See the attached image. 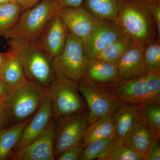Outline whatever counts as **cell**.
<instances>
[{
	"label": "cell",
	"mask_w": 160,
	"mask_h": 160,
	"mask_svg": "<svg viewBox=\"0 0 160 160\" xmlns=\"http://www.w3.org/2000/svg\"><path fill=\"white\" fill-rule=\"evenodd\" d=\"M47 90L28 80L11 90L5 102L12 126L29 119L35 114L45 100Z\"/></svg>",
	"instance_id": "8992f818"
},
{
	"label": "cell",
	"mask_w": 160,
	"mask_h": 160,
	"mask_svg": "<svg viewBox=\"0 0 160 160\" xmlns=\"http://www.w3.org/2000/svg\"><path fill=\"white\" fill-rule=\"evenodd\" d=\"M117 140L116 136L95 141L84 147L78 160H98L108 151Z\"/></svg>",
	"instance_id": "d4e9b609"
},
{
	"label": "cell",
	"mask_w": 160,
	"mask_h": 160,
	"mask_svg": "<svg viewBox=\"0 0 160 160\" xmlns=\"http://www.w3.org/2000/svg\"><path fill=\"white\" fill-rule=\"evenodd\" d=\"M132 44V42L122 34L93 58L117 64Z\"/></svg>",
	"instance_id": "cb8c5ba5"
},
{
	"label": "cell",
	"mask_w": 160,
	"mask_h": 160,
	"mask_svg": "<svg viewBox=\"0 0 160 160\" xmlns=\"http://www.w3.org/2000/svg\"><path fill=\"white\" fill-rule=\"evenodd\" d=\"M78 84L80 93L86 102L89 125L101 118L112 115L122 103L111 92L83 77Z\"/></svg>",
	"instance_id": "52a82bcc"
},
{
	"label": "cell",
	"mask_w": 160,
	"mask_h": 160,
	"mask_svg": "<svg viewBox=\"0 0 160 160\" xmlns=\"http://www.w3.org/2000/svg\"><path fill=\"white\" fill-rule=\"evenodd\" d=\"M83 77L99 86L120 82L117 64L92 58L87 59Z\"/></svg>",
	"instance_id": "2e32d148"
},
{
	"label": "cell",
	"mask_w": 160,
	"mask_h": 160,
	"mask_svg": "<svg viewBox=\"0 0 160 160\" xmlns=\"http://www.w3.org/2000/svg\"><path fill=\"white\" fill-rule=\"evenodd\" d=\"M144 58L146 74L160 73V38L145 45Z\"/></svg>",
	"instance_id": "484cf974"
},
{
	"label": "cell",
	"mask_w": 160,
	"mask_h": 160,
	"mask_svg": "<svg viewBox=\"0 0 160 160\" xmlns=\"http://www.w3.org/2000/svg\"><path fill=\"white\" fill-rule=\"evenodd\" d=\"M8 1L9 2H18V0H8Z\"/></svg>",
	"instance_id": "74e56055"
},
{
	"label": "cell",
	"mask_w": 160,
	"mask_h": 160,
	"mask_svg": "<svg viewBox=\"0 0 160 160\" xmlns=\"http://www.w3.org/2000/svg\"><path fill=\"white\" fill-rule=\"evenodd\" d=\"M69 32L59 12L49 20L35 43L53 59L62 51Z\"/></svg>",
	"instance_id": "7c38bea8"
},
{
	"label": "cell",
	"mask_w": 160,
	"mask_h": 160,
	"mask_svg": "<svg viewBox=\"0 0 160 160\" xmlns=\"http://www.w3.org/2000/svg\"><path fill=\"white\" fill-rule=\"evenodd\" d=\"M56 120L52 118L42 134L31 144L12 154L8 160H54Z\"/></svg>",
	"instance_id": "30bf717a"
},
{
	"label": "cell",
	"mask_w": 160,
	"mask_h": 160,
	"mask_svg": "<svg viewBox=\"0 0 160 160\" xmlns=\"http://www.w3.org/2000/svg\"><path fill=\"white\" fill-rule=\"evenodd\" d=\"M98 160H144V159L117 140L110 149Z\"/></svg>",
	"instance_id": "4316f807"
},
{
	"label": "cell",
	"mask_w": 160,
	"mask_h": 160,
	"mask_svg": "<svg viewBox=\"0 0 160 160\" xmlns=\"http://www.w3.org/2000/svg\"><path fill=\"white\" fill-rule=\"evenodd\" d=\"M12 126L10 113L5 102H0V130Z\"/></svg>",
	"instance_id": "4dcf8cb0"
},
{
	"label": "cell",
	"mask_w": 160,
	"mask_h": 160,
	"mask_svg": "<svg viewBox=\"0 0 160 160\" xmlns=\"http://www.w3.org/2000/svg\"><path fill=\"white\" fill-rule=\"evenodd\" d=\"M100 86L122 103L142 106L151 103L160 104V73L146 74L134 79Z\"/></svg>",
	"instance_id": "3957f363"
},
{
	"label": "cell",
	"mask_w": 160,
	"mask_h": 160,
	"mask_svg": "<svg viewBox=\"0 0 160 160\" xmlns=\"http://www.w3.org/2000/svg\"><path fill=\"white\" fill-rule=\"evenodd\" d=\"M115 22L132 43L146 45L160 38L149 0H119Z\"/></svg>",
	"instance_id": "6da1fadb"
},
{
	"label": "cell",
	"mask_w": 160,
	"mask_h": 160,
	"mask_svg": "<svg viewBox=\"0 0 160 160\" xmlns=\"http://www.w3.org/2000/svg\"><path fill=\"white\" fill-rule=\"evenodd\" d=\"M8 2H8V0H0V6L6 4Z\"/></svg>",
	"instance_id": "8d00e7d4"
},
{
	"label": "cell",
	"mask_w": 160,
	"mask_h": 160,
	"mask_svg": "<svg viewBox=\"0 0 160 160\" xmlns=\"http://www.w3.org/2000/svg\"><path fill=\"white\" fill-rule=\"evenodd\" d=\"M87 60L82 40L69 32L62 51L52 59V66L54 73L78 82L83 76Z\"/></svg>",
	"instance_id": "ba28073f"
},
{
	"label": "cell",
	"mask_w": 160,
	"mask_h": 160,
	"mask_svg": "<svg viewBox=\"0 0 160 160\" xmlns=\"http://www.w3.org/2000/svg\"><path fill=\"white\" fill-rule=\"evenodd\" d=\"M88 126V111L66 116L56 120L54 141L55 160L63 152L82 140Z\"/></svg>",
	"instance_id": "9c48e42d"
},
{
	"label": "cell",
	"mask_w": 160,
	"mask_h": 160,
	"mask_svg": "<svg viewBox=\"0 0 160 160\" xmlns=\"http://www.w3.org/2000/svg\"><path fill=\"white\" fill-rule=\"evenodd\" d=\"M122 34L115 21L100 19L91 34L82 41L86 59L95 57Z\"/></svg>",
	"instance_id": "8fae6325"
},
{
	"label": "cell",
	"mask_w": 160,
	"mask_h": 160,
	"mask_svg": "<svg viewBox=\"0 0 160 160\" xmlns=\"http://www.w3.org/2000/svg\"><path fill=\"white\" fill-rule=\"evenodd\" d=\"M141 111L153 137L160 138V104L151 103L142 106Z\"/></svg>",
	"instance_id": "83f0119b"
},
{
	"label": "cell",
	"mask_w": 160,
	"mask_h": 160,
	"mask_svg": "<svg viewBox=\"0 0 160 160\" xmlns=\"http://www.w3.org/2000/svg\"><path fill=\"white\" fill-rule=\"evenodd\" d=\"M9 50L21 64L27 79L48 89L54 77L52 59L34 42L21 38L8 39Z\"/></svg>",
	"instance_id": "7a4b0ae2"
},
{
	"label": "cell",
	"mask_w": 160,
	"mask_h": 160,
	"mask_svg": "<svg viewBox=\"0 0 160 160\" xmlns=\"http://www.w3.org/2000/svg\"><path fill=\"white\" fill-rule=\"evenodd\" d=\"M59 15L69 32L82 41L91 34L100 20L82 6L61 8Z\"/></svg>",
	"instance_id": "4fadbf2b"
},
{
	"label": "cell",
	"mask_w": 160,
	"mask_h": 160,
	"mask_svg": "<svg viewBox=\"0 0 160 160\" xmlns=\"http://www.w3.org/2000/svg\"><path fill=\"white\" fill-rule=\"evenodd\" d=\"M61 8L65 7H78L82 6L84 0H54Z\"/></svg>",
	"instance_id": "d6a6232c"
},
{
	"label": "cell",
	"mask_w": 160,
	"mask_h": 160,
	"mask_svg": "<svg viewBox=\"0 0 160 160\" xmlns=\"http://www.w3.org/2000/svg\"><path fill=\"white\" fill-rule=\"evenodd\" d=\"M142 106L122 103L112 114L114 118L115 136L121 142L126 138L137 122Z\"/></svg>",
	"instance_id": "e0dca14e"
},
{
	"label": "cell",
	"mask_w": 160,
	"mask_h": 160,
	"mask_svg": "<svg viewBox=\"0 0 160 160\" xmlns=\"http://www.w3.org/2000/svg\"><path fill=\"white\" fill-rule=\"evenodd\" d=\"M119 0H84L82 6L101 19L115 21Z\"/></svg>",
	"instance_id": "7402d4cb"
},
{
	"label": "cell",
	"mask_w": 160,
	"mask_h": 160,
	"mask_svg": "<svg viewBox=\"0 0 160 160\" xmlns=\"http://www.w3.org/2000/svg\"><path fill=\"white\" fill-rule=\"evenodd\" d=\"M43 0H18L17 2L21 5L23 11L29 9Z\"/></svg>",
	"instance_id": "e575fe53"
},
{
	"label": "cell",
	"mask_w": 160,
	"mask_h": 160,
	"mask_svg": "<svg viewBox=\"0 0 160 160\" xmlns=\"http://www.w3.org/2000/svg\"><path fill=\"white\" fill-rule=\"evenodd\" d=\"M145 46L144 44L132 43L117 63L121 81L134 79L146 74L144 58Z\"/></svg>",
	"instance_id": "9a60e30c"
},
{
	"label": "cell",
	"mask_w": 160,
	"mask_h": 160,
	"mask_svg": "<svg viewBox=\"0 0 160 160\" xmlns=\"http://www.w3.org/2000/svg\"><path fill=\"white\" fill-rule=\"evenodd\" d=\"M60 9L54 0H43L23 11L15 26L3 37L6 39L21 38L36 42L46 24Z\"/></svg>",
	"instance_id": "5b68a950"
},
{
	"label": "cell",
	"mask_w": 160,
	"mask_h": 160,
	"mask_svg": "<svg viewBox=\"0 0 160 160\" xmlns=\"http://www.w3.org/2000/svg\"><path fill=\"white\" fill-rule=\"evenodd\" d=\"M10 55V52L8 51L5 52H0V73L2 70L8 58Z\"/></svg>",
	"instance_id": "d590c367"
},
{
	"label": "cell",
	"mask_w": 160,
	"mask_h": 160,
	"mask_svg": "<svg viewBox=\"0 0 160 160\" xmlns=\"http://www.w3.org/2000/svg\"><path fill=\"white\" fill-rule=\"evenodd\" d=\"M85 147L83 140L75 146L70 147L57 157L58 160H78Z\"/></svg>",
	"instance_id": "f1b7e54d"
},
{
	"label": "cell",
	"mask_w": 160,
	"mask_h": 160,
	"mask_svg": "<svg viewBox=\"0 0 160 160\" xmlns=\"http://www.w3.org/2000/svg\"><path fill=\"white\" fill-rule=\"evenodd\" d=\"M8 51L10 55L0 73V79L12 90L27 79L17 58L9 50Z\"/></svg>",
	"instance_id": "44dd1931"
},
{
	"label": "cell",
	"mask_w": 160,
	"mask_h": 160,
	"mask_svg": "<svg viewBox=\"0 0 160 160\" xmlns=\"http://www.w3.org/2000/svg\"><path fill=\"white\" fill-rule=\"evenodd\" d=\"M52 118L55 120L70 115L88 112L87 106L81 96L78 82L55 73L48 89Z\"/></svg>",
	"instance_id": "277c9868"
},
{
	"label": "cell",
	"mask_w": 160,
	"mask_h": 160,
	"mask_svg": "<svg viewBox=\"0 0 160 160\" xmlns=\"http://www.w3.org/2000/svg\"><path fill=\"white\" fill-rule=\"evenodd\" d=\"M115 136V127L113 116L104 117L89 125L83 138L84 146L92 142Z\"/></svg>",
	"instance_id": "d6986e66"
},
{
	"label": "cell",
	"mask_w": 160,
	"mask_h": 160,
	"mask_svg": "<svg viewBox=\"0 0 160 160\" xmlns=\"http://www.w3.org/2000/svg\"><path fill=\"white\" fill-rule=\"evenodd\" d=\"M52 118L51 103L47 90L42 104L25 126L19 141L10 156L24 149L38 138L46 129Z\"/></svg>",
	"instance_id": "5bb4252c"
},
{
	"label": "cell",
	"mask_w": 160,
	"mask_h": 160,
	"mask_svg": "<svg viewBox=\"0 0 160 160\" xmlns=\"http://www.w3.org/2000/svg\"><path fill=\"white\" fill-rule=\"evenodd\" d=\"M32 118L0 130V160H8L19 141L23 129Z\"/></svg>",
	"instance_id": "ffe728a7"
},
{
	"label": "cell",
	"mask_w": 160,
	"mask_h": 160,
	"mask_svg": "<svg viewBox=\"0 0 160 160\" xmlns=\"http://www.w3.org/2000/svg\"><path fill=\"white\" fill-rule=\"evenodd\" d=\"M22 12L17 2H8L0 6V37L15 26Z\"/></svg>",
	"instance_id": "603a6c76"
},
{
	"label": "cell",
	"mask_w": 160,
	"mask_h": 160,
	"mask_svg": "<svg viewBox=\"0 0 160 160\" xmlns=\"http://www.w3.org/2000/svg\"><path fill=\"white\" fill-rule=\"evenodd\" d=\"M153 135L142 111L137 122L122 142L144 159Z\"/></svg>",
	"instance_id": "ac0fdd59"
},
{
	"label": "cell",
	"mask_w": 160,
	"mask_h": 160,
	"mask_svg": "<svg viewBox=\"0 0 160 160\" xmlns=\"http://www.w3.org/2000/svg\"><path fill=\"white\" fill-rule=\"evenodd\" d=\"M149 7L160 34V0H149Z\"/></svg>",
	"instance_id": "1f68e13d"
},
{
	"label": "cell",
	"mask_w": 160,
	"mask_h": 160,
	"mask_svg": "<svg viewBox=\"0 0 160 160\" xmlns=\"http://www.w3.org/2000/svg\"><path fill=\"white\" fill-rule=\"evenodd\" d=\"M11 91V89L0 79V102H5Z\"/></svg>",
	"instance_id": "836d02e7"
},
{
	"label": "cell",
	"mask_w": 160,
	"mask_h": 160,
	"mask_svg": "<svg viewBox=\"0 0 160 160\" xmlns=\"http://www.w3.org/2000/svg\"><path fill=\"white\" fill-rule=\"evenodd\" d=\"M144 160H160V138L153 137Z\"/></svg>",
	"instance_id": "f546056e"
}]
</instances>
